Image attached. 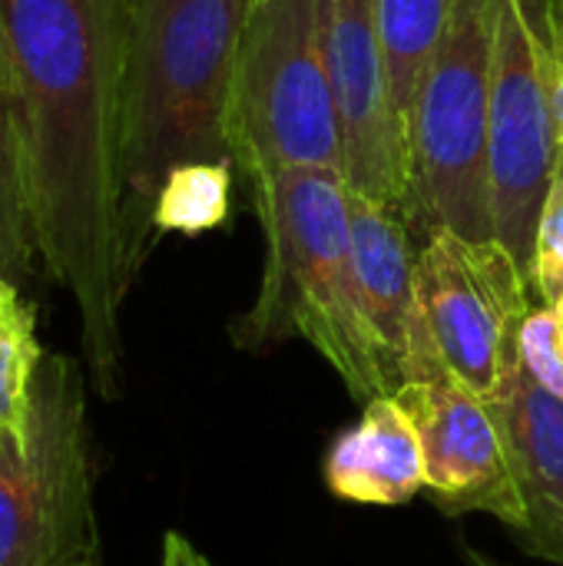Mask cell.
<instances>
[{
	"label": "cell",
	"mask_w": 563,
	"mask_h": 566,
	"mask_svg": "<svg viewBox=\"0 0 563 566\" xmlns=\"http://www.w3.org/2000/svg\"><path fill=\"white\" fill-rule=\"evenodd\" d=\"M133 0H0V83L17 119L37 252L70 292L103 401L123 398V123Z\"/></svg>",
	"instance_id": "obj_1"
},
{
	"label": "cell",
	"mask_w": 563,
	"mask_h": 566,
	"mask_svg": "<svg viewBox=\"0 0 563 566\" xmlns=\"http://www.w3.org/2000/svg\"><path fill=\"white\" fill-rule=\"evenodd\" d=\"M246 3L133 0L123 123V239L136 279L159 242L153 206L169 169L199 159H232L229 99Z\"/></svg>",
	"instance_id": "obj_2"
},
{
	"label": "cell",
	"mask_w": 563,
	"mask_h": 566,
	"mask_svg": "<svg viewBox=\"0 0 563 566\" xmlns=\"http://www.w3.org/2000/svg\"><path fill=\"white\" fill-rule=\"evenodd\" d=\"M265 239L259 295L232 325V345L265 352L309 342L362 405L395 395V375L368 322L348 239V182L342 169H285L256 202Z\"/></svg>",
	"instance_id": "obj_3"
},
{
	"label": "cell",
	"mask_w": 563,
	"mask_h": 566,
	"mask_svg": "<svg viewBox=\"0 0 563 566\" xmlns=\"http://www.w3.org/2000/svg\"><path fill=\"white\" fill-rule=\"evenodd\" d=\"M229 143L252 202H262L285 169H342V126L322 46V0L246 3Z\"/></svg>",
	"instance_id": "obj_4"
},
{
	"label": "cell",
	"mask_w": 563,
	"mask_h": 566,
	"mask_svg": "<svg viewBox=\"0 0 563 566\" xmlns=\"http://www.w3.org/2000/svg\"><path fill=\"white\" fill-rule=\"evenodd\" d=\"M93 481L83 368L46 352L30 388L27 438L0 434V566L96 564Z\"/></svg>",
	"instance_id": "obj_5"
},
{
	"label": "cell",
	"mask_w": 563,
	"mask_h": 566,
	"mask_svg": "<svg viewBox=\"0 0 563 566\" xmlns=\"http://www.w3.org/2000/svg\"><path fill=\"white\" fill-rule=\"evenodd\" d=\"M498 0H455L445 40L408 109L411 229L494 239L488 123Z\"/></svg>",
	"instance_id": "obj_6"
},
{
	"label": "cell",
	"mask_w": 563,
	"mask_h": 566,
	"mask_svg": "<svg viewBox=\"0 0 563 566\" xmlns=\"http://www.w3.org/2000/svg\"><path fill=\"white\" fill-rule=\"evenodd\" d=\"M418 308L441 365L488 401L521 371V328L538 305L524 265L498 239L435 229L418 249Z\"/></svg>",
	"instance_id": "obj_7"
},
{
	"label": "cell",
	"mask_w": 563,
	"mask_h": 566,
	"mask_svg": "<svg viewBox=\"0 0 563 566\" xmlns=\"http://www.w3.org/2000/svg\"><path fill=\"white\" fill-rule=\"evenodd\" d=\"M561 169L551 103V33L534 0H498L488 186L494 239L531 272L534 235L548 189ZM531 279V275H528Z\"/></svg>",
	"instance_id": "obj_8"
},
{
	"label": "cell",
	"mask_w": 563,
	"mask_h": 566,
	"mask_svg": "<svg viewBox=\"0 0 563 566\" xmlns=\"http://www.w3.org/2000/svg\"><path fill=\"white\" fill-rule=\"evenodd\" d=\"M322 46L348 189L411 216L408 126L392 86L378 0H322Z\"/></svg>",
	"instance_id": "obj_9"
},
{
	"label": "cell",
	"mask_w": 563,
	"mask_h": 566,
	"mask_svg": "<svg viewBox=\"0 0 563 566\" xmlns=\"http://www.w3.org/2000/svg\"><path fill=\"white\" fill-rule=\"evenodd\" d=\"M395 398L421 441L425 494L448 517L488 514L514 531L521 504L501 401L481 398L448 368L405 381Z\"/></svg>",
	"instance_id": "obj_10"
},
{
	"label": "cell",
	"mask_w": 563,
	"mask_h": 566,
	"mask_svg": "<svg viewBox=\"0 0 563 566\" xmlns=\"http://www.w3.org/2000/svg\"><path fill=\"white\" fill-rule=\"evenodd\" d=\"M348 239L368 322L392 365L395 385L425 378L441 365L418 308V249L408 216L348 189Z\"/></svg>",
	"instance_id": "obj_11"
},
{
	"label": "cell",
	"mask_w": 563,
	"mask_h": 566,
	"mask_svg": "<svg viewBox=\"0 0 563 566\" xmlns=\"http://www.w3.org/2000/svg\"><path fill=\"white\" fill-rule=\"evenodd\" d=\"M501 411L521 504L514 537L531 557L563 566V401L518 371Z\"/></svg>",
	"instance_id": "obj_12"
},
{
	"label": "cell",
	"mask_w": 563,
	"mask_h": 566,
	"mask_svg": "<svg viewBox=\"0 0 563 566\" xmlns=\"http://www.w3.org/2000/svg\"><path fill=\"white\" fill-rule=\"evenodd\" d=\"M338 501L398 507L425 494V458L418 431L395 395L362 405V418L345 428L322 464Z\"/></svg>",
	"instance_id": "obj_13"
},
{
	"label": "cell",
	"mask_w": 563,
	"mask_h": 566,
	"mask_svg": "<svg viewBox=\"0 0 563 566\" xmlns=\"http://www.w3.org/2000/svg\"><path fill=\"white\" fill-rule=\"evenodd\" d=\"M451 7L455 0H378L382 40H385L392 86H395V99L405 116V126H408V109L415 103L421 76L431 66L445 40Z\"/></svg>",
	"instance_id": "obj_14"
},
{
	"label": "cell",
	"mask_w": 563,
	"mask_h": 566,
	"mask_svg": "<svg viewBox=\"0 0 563 566\" xmlns=\"http://www.w3.org/2000/svg\"><path fill=\"white\" fill-rule=\"evenodd\" d=\"M43 355L37 305L23 295V285L0 279V434L27 438L30 388Z\"/></svg>",
	"instance_id": "obj_15"
},
{
	"label": "cell",
	"mask_w": 563,
	"mask_h": 566,
	"mask_svg": "<svg viewBox=\"0 0 563 566\" xmlns=\"http://www.w3.org/2000/svg\"><path fill=\"white\" fill-rule=\"evenodd\" d=\"M232 159H199L169 169L153 206V229L159 235L216 232L232 216Z\"/></svg>",
	"instance_id": "obj_16"
},
{
	"label": "cell",
	"mask_w": 563,
	"mask_h": 566,
	"mask_svg": "<svg viewBox=\"0 0 563 566\" xmlns=\"http://www.w3.org/2000/svg\"><path fill=\"white\" fill-rule=\"evenodd\" d=\"M40 265L23 146L10 96L0 83V279L23 285Z\"/></svg>",
	"instance_id": "obj_17"
},
{
	"label": "cell",
	"mask_w": 563,
	"mask_h": 566,
	"mask_svg": "<svg viewBox=\"0 0 563 566\" xmlns=\"http://www.w3.org/2000/svg\"><path fill=\"white\" fill-rule=\"evenodd\" d=\"M531 289L541 305L563 308V159L548 199L541 206L534 255H531Z\"/></svg>",
	"instance_id": "obj_18"
},
{
	"label": "cell",
	"mask_w": 563,
	"mask_h": 566,
	"mask_svg": "<svg viewBox=\"0 0 563 566\" xmlns=\"http://www.w3.org/2000/svg\"><path fill=\"white\" fill-rule=\"evenodd\" d=\"M521 371L563 401V308L534 305L521 328Z\"/></svg>",
	"instance_id": "obj_19"
},
{
	"label": "cell",
	"mask_w": 563,
	"mask_h": 566,
	"mask_svg": "<svg viewBox=\"0 0 563 566\" xmlns=\"http://www.w3.org/2000/svg\"><path fill=\"white\" fill-rule=\"evenodd\" d=\"M163 566H209V560L183 534L169 531L163 541Z\"/></svg>",
	"instance_id": "obj_20"
},
{
	"label": "cell",
	"mask_w": 563,
	"mask_h": 566,
	"mask_svg": "<svg viewBox=\"0 0 563 566\" xmlns=\"http://www.w3.org/2000/svg\"><path fill=\"white\" fill-rule=\"evenodd\" d=\"M551 103H554V119H557V139H561L563 159V63L551 50Z\"/></svg>",
	"instance_id": "obj_21"
},
{
	"label": "cell",
	"mask_w": 563,
	"mask_h": 566,
	"mask_svg": "<svg viewBox=\"0 0 563 566\" xmlns=\"http://www.w3.org/2000/svg\"><path fill=\"white\" fill-rule=\"evenodd\" d=\"M557 3H561V17H551V20H548V27H551L548 33H551V50H554V56L563 63V0H557Z\"/></svg>",
	"instance_id": "obj_22"
},
{
	"label": "cell",
	"mask_w": 563,
	"mask_h": 566,
	"mask_svg": "<svg viewBox=\"0 0 563 566\" xmlns=\"http://www.w3.org/2000/svg\"><path fill=\"white\" fill-rule=\"evenodd\" d=\"M465 560H468V566H508L501 564V560H494V557H488V554H481V551H475V547L465 551Z\"/></svg>",
	"instance_id": "obj_23"
}]
</instances>
